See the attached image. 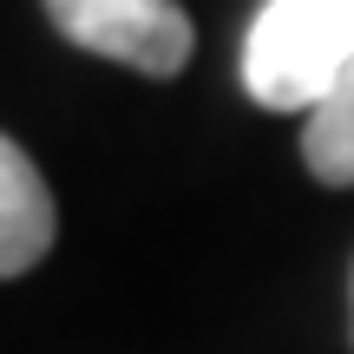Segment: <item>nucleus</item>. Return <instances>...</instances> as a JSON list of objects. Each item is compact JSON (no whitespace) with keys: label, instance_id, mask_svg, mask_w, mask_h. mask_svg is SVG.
Returning a JSON list of instances; mask_svg holds the SVG:
<instances>
[{"label":"nucleus","instance_id":"nucleus-3","mask_svg":"<svg viewBox=\"0 0 354 354\" xmlns=\"http://www.w3.org/2000/svg\"><path fill=\"white\" fill-rule=\"evenodd\" d=\"M59 236V210H53L46 177L33 158L0 131V276H26Z\"/></svg>","mask_w":354,"mask_h":354},{"label":"nucleus","instance_id":"nucleus-1","mask_svg":"<svg viewBox=\"0 0 354 354\" xmlns=\"http://www.w3.org/2000/svg\"><path fill=\"white\" fill-rule=\"evenodd\" d=\"M354 59V0H263L243 39V86L269 112H315Z\"/></svg>","mask_w":354,"mask_h":354},{"label":"nucleus","instance_id":"nucleus-2","mask_svg":"<svg viewBox=\"0 0 354 354\" xmlns=\"http://www.w3.org/2000/svg\"><path fill=\"white\" fill-rule=\"evenodd\" d=\"M46 13L73 46L118 59L131 73H151V79L184 73L190 46H197L177 0H46Z\"/></svg>","mask_w":354,"mask_h":354},{"label":"nucleus","instance_id":"nucleus-4","mask_svg":"<svg viewBox=\"0 0 354 354\" xmlns=\"http://www.w3.org/2000/svg\"><path fill=\"white\" fill-rule=\"evenodd\" d=\"M302 165L322 184H354V59L328 86V99L302 118Z\"/></svg>","mask_w":354,"mask_h":354}]
</instances>
